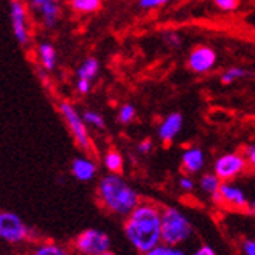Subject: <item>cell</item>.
Masks as SVG:
<instances>
[{"label":"cell","instance_id":"obj_1","mask_svg":"<svg viewBox=\"0 0 255 255\" xmlns=\"http://www.w3.org/2000/svg\"><path fill=\"white\" fill-rule=\"evenodd\" d=\"M160 210L154 202L140 201L125 218V237L138 254L143 255L160 243Z\"/></svg>","mask_w":255,"mask_h":255},{"label":"cell","instance_id":"obj_2","mask_svg":"<svg viewBox=\"0 0 255 255\" xmlns=\"http://www.w3.org/2000/svg\"><path fill=\"white\" fill-rule=\"evenodd\" d=\"M97 201L101 210L126 218L142 201L138 191L122 174H105L97 184Z\"/></svg>","mask_w":255,"mask_h":255},{"label":"cell","instance_id":"obj_3","mask_svg":"<svg viewBox=\"0 0 255 255\" xmlns=\"http://www.w3.org/2000/svg\"><path fill=\"white\" fill-rule=\"evenodd\" d=\"M193 227L187 216L176 207L160 210V243L179 246L191 237Z\"/></svg>","mask_w":255,"mask_h":255},{"label":"cell","instance_id":"obj_4","mask_svg":"<svg viewBox=\"0 0 255 255\" xmlns=\"http://www.w3.org/2000/svg\"><path fill=\"white\" fill-rule=\"evenodd\" d=\"M41 237L36 231L23 223V220L14 212L0 210V240L8 245H31Z\"/></svg>","mask_w":255,"mask_h":255},{"label":"cell","instance_id":"obj_5","mask_svg":"<svg viewBox=\"0 0 255 255\" xmlns=\"http://www.w3.org/2000/svg\"><path fill=\"white\" fill-rule=\"evenodd\" d=\"M58 111L61 114L64 123L67 125V129L72 134V138H73L76 148L86 152V154H91L94 151V143H92L91 134H89V128L86 126V123L81 117V112L67 100L59 101Z\"/></svg>","mask_w":255,"mask_h":255},{"label":"cell","instance_id":"obj_6","mask_svg":"<svg viewBox=\"0 0 255 255\" xmlns=\"http://www.w3.org/2000/svg\"><path fill=\"white\" fill-rule=\"evenodd\" d=\"M70 249L75 255H100L111 249V238L100 229H84L72 240Z\"/></svg>","mask_w":255,"mask_h":255},{"label":"cell","instance_id":"obj_7","mask_svg":"<svg viewBox=\"0 0 255 255\" xmlns=\"http://www.w3.org/2000/svg\"><path fill=\"white\" fill-rule=\"evenodd\" d=\"M9 22L17 44L27 48L31 42V31L28 5L25 0H11L9 2Z\"/></svg>","mask_w":255,"mask_h":255},{"label":"cell","instance_id":"obj_8","mask_svg":"<svg viewBox=\"0 0 255 255\" xmlns=\"http://www.w3.org/2000/svg\"><path fill=\"white\" fill-rule=\"evenodd\" d=\"M246 159L238 152H227L216 159L213 165V173L220 177V181H232L238 174L246 170Z\"/></svg>","mask_w":255,"mask_h":255},{"label":"cell","instance_id":"obj_9","mask_svg":"<svg viewBox=\"0 0 255 255\" xmlns=\"http://www.w3.org/2000/svg\"><path fill=\"white\" fill-rule=\"evenodd\" d=\"M216 61H218V56H216V52L212 47L198 45L190 52L187 58V66L193 73L202 75L212 72L216 66Z\"/></svg>","mask_w":255,"mask_h":255},{"label":"cell","instance_id":"obj_10","mask_svg":"<svg viewBox=\"0 0 255 255\" xmlns=\"http://www.w3.org/2000/svg\"><path fill=\"white\" fill-rule=\"evenodd\" d=\"M184 125V117L181 112H171L165 117L159 128H157V137L160 138L162 143H171L173 140L181 132Z\"/></svg>","mask_w":255,"mask_h":255},{"label":"cell","instance_id":"obj_11","mask_svg":"<svg viewBox=\"0 0 255 255\" xmlns=\"http://www.w3.org/2000/svg\"><path fill=\"white\" fill-rule=\"evenodd\" d=\"M70 173L76 181L91 182L92 179H95V176L98 173V165L89 156L75 157L70 163Z\"/></svg>","mask_w":255,"mask_h":255},{"label":"cell","instance_id":"obj_12","mask_svg":"<svg viewBox=\"0 0 255 255\" xmlns=\"http://www.w3.org/2000/svg\"><path fill=\"white\" fill-rule=\"evenodd\" d=\"M220 204H226L234 209H246L248 199L245 191L231 182H221L220 185Z\"/></svg>","mask_w":255,"mask_h":255},{"label":"cell","instance_id":"obj_13","mask_svg":"<svg viewBox=\"0 0 255 255\" xmlns=\"http://www.w3.org/2000/svg\"><path fill=\"white\" fill-rule=\"evenodd\" d=\"M25 255H75L70 246L61 245L53 240H37L28 246Z\"/></svg>","mask_w":255,"mask_h":255},{"label":"cell","instance_id":"obj_14","mask_svg":"<svg viewBox=\"0 0 255 255\" xmlns=\"http://www.w3.org/2000/svg\"><path fill=\"white\" fill-rule=\"evenodd\" d=\"M36 53H37V61H39L41 70L47 73L55 72L58 66V53L52 42H47V41L41 42L36 48Z\"/></svg>","mask_w":255,"mask_h":255},{"label":"cell","instance_id":"obj_15","mask_svg":"<svg viewBox=\"0 0 255 255\" xmlns=\"http://www.w3.org/2000/svg\"><path fill=\"white\" fill-rule=\"evenodd\" d=\"M34 12L39 16L42 27L47 28V30H52L58 25V22L61 19L62 9H61L59 2H47V3L41 5L39 8H36Z\"/></svg>","mask_w":255,"mask_h":255},{"label":"cell","instance_id":"obj_16","mask_svg":"<svg viewBox=\"0 0 255 255\" xmlns=\"http://www.w3.org/2000/svg\"><path fill=\"white\" fill-rule=\"evenodd\" d=\"M206 163V156L204 151L198 146H190L182 152V168L188 174L199 173Z\"/></svg>","mask_w":255,"mask_h":255},{"label":"cell","instance_id":"obj_17","mask_svg":"<svg viewBox=\"0 0 255 255\" xmlns=\"http://www.w3.org/2000/svg\"><path fill=\"white\" fill-rule=\"evenodd\" d=\"M220 185L221 181L215 173H206L199 179V188L212 198L215 204H220Z\"/></svg>","mask_w":255,"mask_h":255},{"label":"cell","instance_id":"obj_18","mask_svg":"<svg viewBox=\"0 0 255 255\" xmlns=\"http://www.w3.org/2000/svg\"><path fill=\"white\" fill-rule=\"evenodd\" d=\"M103 165L105 168L108 170V173H112V174H122L123 171V167H125V159H123V154L116 149V148H111L105 152L103 156Z\"/></svg>","mask_w":255,"mask_h":255},{"label":"cell","instance_id":"obj_19","mask_svg":"<svg viewBox=\"0 0 255 255\" xmlns=\"http://www.w3.org/2000/svg\"><path fill=\"white\" fill-rule=\"evenodd\" d=\"M100 73V61L94 56H89L86 58L81 66L76 70V78H81V80H87V81H94Z\"/></svg>","mask_w":255,"mask_h":255},{"label":"cell","instance_id":"obj_20","mask_svg":"<svg viewBox=\"0 0 255 255\" xmlns=\"http://www.w3.org/2000/svg\"><path fill=\"white\" fill-rule=\"evenodd\" d=\"M69 6L78 14H94L103 6V0H69Z\"/></svg>","mask_w":255,"mask_h":255},{"label":"cell","instance_id":"obj_21","mask_svg":"<svg viewBox=\"0 0 255 255\" xmlns=\"http://www.w3.org/2000/svg\"><path fill=\"white\" fill-rule=\"evenodd\" d=\"M81 117H83L87 128H94V129H97V131L106 129V120L100 112L92 111V109H86V111H83Z\"/></svg>","mask_w":255,"mask_h":255},{"label":"cell","instance_id":"obj_22","mask_svg":"<svg viewBox=\"0 0 255 255\" xmlns=\"http://www.w3.org/2000/svg\"><path fill=\"white\" fill-rule=\"evenodd\" d=\"M251 73L246 69H241V67H229L227 70H224L220 76V81L223 84H232L238 80H243L246 76H249Z\"/></svg>","mask_w":255,"mask_h":255},{"label":"cell","instance_id":"obj_23","mask_svg":"<svg viewBox=\"0 0 255 255\" xmlns=\"http://www.w3.org/2000/svg\"><path fill=\"white\" fill-rule=\"evenodd\" d=\"M137 117V111H135V106L131 105V103H125L120 106L119 112H117V120L120 125H129L135 120Z\"/></svg>","mask_w":255,"mask_h":255},{"label":"cell","instance_id":"obj_24","mask_svg":"<svg viewBox=\"0 0 255 255\" xmlns=\"http://www.w3.org/2000/svg\"><path fill=\"white\" fill-rule=\"evenodd\" d=\"M143 255H185V252L179 246H170L165 243H159L157 246L149 249Z\"/></svg>","mask_w":255,"mask_h":255},{"label":"cell","instance_id":"obj_25","mask_svg":"<svg viewBox=\"0 0 255 255\" xmlns=\"http://www.w3.org/2000/svg\"><path fill=\"white\" fill-rule=\"evenodd\" d=\"M162 39H163L165 45H167L168 48H173V50L179 48L182 45V37L179 33H176V31H165Z\"/></svg>","mask_w":255,"mask_h":255},{"label":"cell","instance_id":"obj_26","mask_svg":"<svg viewBox=\"0 0 255 255\" xmlns=\"http://www.w3.org/2000/svg\"><path fill=\"white\" fill-rule=\"evenodd\" d=\"M167 3H170V0H138L137 5L140 9L143 11H151V9H157L162 8Z\"/></svg>","mask_w":255,"mask_h":255},{"label":"cell","instance_id":"obj_27","mask_svg":"<svg viewBox=\"0 0 255 255\" xmlns=\"http://www.w3.org/2000/svg\"><path fill=\"white\" fill-rule=\"evenodd\" d=\"M213 3L216 8H220L221 11H235L240 5V0H213Z\"/></svg>","mask_w":255,"mask_h":255},{"label":"cell","instance_id":"obj_28","mask_svg":"<svg viewBox=\"0 0 255 255\" xmlns=\"http://www.w3.org/2000/svg\"><path fill=\"white\" fill-rule=\"evenodd\" d=\"M75 89H76V92H78L80 95H87L89 92L92 91V83H91V81H87V80L76 78Z\"/></svg>","mask_w":255,"mask_h":255},{"label":"cell","instance_id":"obj_29","mask_svg":"<svg viewBox=\"0 0 255 255\" xmlns=\"http://www.w3.org/2000/svg\"><path fill=\"white\" fill-rule=\"evenodd\" d=\"M177 185H179V188L182 191L190 193V191H193V188H195V181L191 179L190 176H181L179 181H177Z\"/></svg>","mask_w":255,"mask_h":255},{"label":"cell","instance_id":"obj_30","mask_svg":"<svg viewBox=\"0 0 255 255\" xmlns=\"http://www.w3.org/2000/svg\"><path fill=\"white\" fill-rule=\"evenodd\" d=\"M151 149H152V140L151 138H143L142 142H138V145H137V152H140V154H143V156L149 154Z\"/></svg>","mask_w":255,"mask_h":255},{"label":"cell","instance_id":"obj_31","mask_svg":"<svg viewBox=\"0 0 255 255\" xmlns=\"http://www.w3.org/2000/svg\"><path fill=\"white\" fill-rule=\"evenodd\" d=\"M243 251L246 255H255V240H246L243 243Z\"/></svg>","mask_w":255,"mask_h":255},{"label":"cell","instance_id":"obj_32","mask_svg":"<svg viewBox=\"0 0 255 255\" xmlns=\"http://www.w3.org/2000/svg\"><path fill=\"white\" fill-rule=\"evenodd\" d=\"M246 157H248L246 162H249L252 167H255V143L254 145H249L246 148Z\"/></svg>","mask_w":255,"mask_h":255},{"label":"cell","instance_id":"obj_33","mask_svg":"<svg viewBox=\"0 0 255 255\" xmlns=\"http://www.w3.org/2000/svg\"><path fill=\"white\" fill-rule=\"evenodd\" d=\"M47 2H59V0H27V5H28V8H31L34 11L36 8H39L41 5H44Z\"/></svg>","mask_w":255,"mask_h":255},{"label":"cell","instance_id":"obj_34","mask_svg":"<svg viewBox=\"0 0 255 255\" xmlns=\"http://www.w3.org/2000/svg\"><path fill=\"white\" fill-rule=\"evenodd\" d=\"M193 255H216V254H215V251L210 246H201Z\"/></svg>","mask_w":255,"mask_h":255},{"label":"cell","instance_id":"obj_35","mask_svg":"<svg viewBox=\"0 0 255 255\" xmlns=\"http://www.w3.org/2000/svg\"><path fill=\"white\" fill-rule=\"evenodd\" d=\"M100 255H117V254H114V252H112V251L109 249V251H106V252H101Z\"/></svg>","mask_w":255,"mask_h":255},{"label":"cell","instance_id":"obj_36","mask_svg":"<svg viewBox=\"0 0 255 255\" xmlns=\"http://www.w3.org/2000/svg\"><path fill=\"white\" fill-rule=\"evenodd\" d=\"M251 210H252V212H255V201H252V202H251Z\"/></svg>","mask_w":255,"mask_h":255},{"label":"cell","instance_id":"obj_37","mask_svg":"<svg viewBox=\"0 0 255 255\" xmlns=\"http://www.w3.org/2000/svg\"><path fill=\"white\" fill-rule=\"evenodd\" d=\"M254 30H255V25H254Z\"/></svg>","mask_w":255,"mask_h":255}]
</instances>
